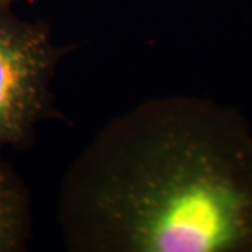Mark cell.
Wrapping results in <instances>:
<instances>
[{
    "label": "cell",
    "instance_id": "1",
    "mask_svg": "<svg viewBox=\"0 0 252 252\" xmlns=\"http://www.w3.org/2000/svg\"><path fill=\"white\" fill-rule=\"evenodd\" d=\"M73 252H252V127L213 99H146L102 126L61 187Z\"/></svg>",
    "mask_w": 252,
    "mask_h": 252
},
{
    "label": "cell",
    "instance_id": "2",
    "mask_svg": "<svg viewBox=\"0 0 252 252\" xmlns=\"http://www.w3.org/2000/svg\"><path fill=\"white\" fill-rule=\"evenodd\" d=\"M11 7L0 3V153L28 147L38 124L59 117L52 81L69 51L48 24L18 17Z\"/></svg>",
    "mask_w": 252,
    "mask_h": 252
},
{
    "label": "cell",
    "instance_id": "3",
    "mask_svg": "<svg viewBox=\"0 0 252 252\" xmlns=\"http://www.w3.org/2000/svg\"><path fill=\"white\" fill-rule=\"evenodd\" d=\"M32 227L30 189L0 153V252L26 251Z\"/></svg>",
    "mask_w": 252,
    "mask_h": 252
},
{
    "label": "cell",
    "instance_id": "4",
    "mask_svg": "<svg viewBox=\"0 0 252 252\" xmlns=\"http://www.w3.org/2000/svg\"><path fill=\"white\" fill-rule=\"evenodd\" d=\"M16 1H18V0H0L1 4H7V6H13Z\"/></svg>",
    "mask_w": 252,
    "mask_h": 252
}]
</instances>
